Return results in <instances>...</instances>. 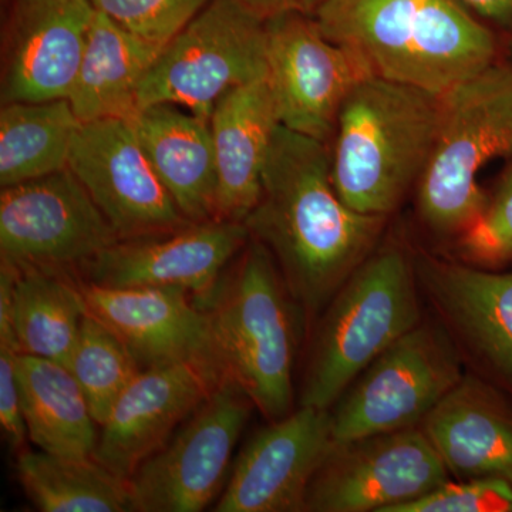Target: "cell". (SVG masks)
<instances>
[{
  "label": "cell",
  "mask_w": 512,
  "mask_h": 512,
  "mask_svg": "<svg viewBox=\"0 0 512 512\" xmlns=\"http://www.w3.org/2000/svg\"><path fill=\"white\" fill-rule=\"evenodd\" d=\"M392 512H512V485L500 478L447 481Z\"/></svg>",
  "instance_id": "cell-31"
},
{
  "label": "cell",
  "mask_w": 512,
  "mask_h": 512,
  "mask_svg": "<svg viewBox=\"0 0 512 512\" xmlns=\"http://www.w3.org/2000/svg\"><path fill=\"white\" fill-rule=\"evenodd\" d=\"M440 126L429 167L417 185V211L440 238H460L488 198L481 170L512 157V64L491 63L441 94Z\"/></svg>",
  "instance_id": "cell-6"
},
{
  "label": "cell",
  "mask_w": 512,
  "mask_h": 512,
  "mask_svg": "<svg viewBox=\"0 0 512 512\" xmlns=\"http://www.w3.org/2000/svg\"><path fill=\"white\" fill-rule=\"evenodd\" d=\"M484 18L507 23L512 19V0H460Z\"/></svg>",
  "instance_id": "cell-34"
},
{
  "label": "cell",
  "mask_w": 512,
  "mask_h": 512,
  "mask_svg": "<svg viewBox=\"0 0 512 512\" xmlns=\"http://www.w3.org/2000/svg\"><path fill=\"white\" fill-rule=\"evenodd\" d=\"M259 19L269 20L276 16L298 13L313 16L326 0H239Z\"/></svg>",
  "instance_id": "cell-33"
},
{
  "label": "cell",
  "mask_w": 512,
  "mask_h": 512,
  "mask_svg": "<svg viewBox=\"0 0 512 512\" xmlns=\"http://www.w3.org/2000/svg\"><path fill=\"white\" fill-rule=\"evenodd\" d=\"M19 353L13 329H0V426L10 446L22 451L28 430L20 404Z\"/></svg>",
  "instance_id": "cell-32"
},
{
  "label": "cell",
  "mask_w": 512,
  "mask_h": 512,
  "mask_svg": "<svg viewBox=\"0 0 512 512\" xmlns=\"http://www.w3.org/2000/svg\"><path fill=\"white\" fill-rule=\"evenodd\" d=\"M86 315L69 271L19 266L2 259L0 319L12 323L20 353L66 366Z\"/></svg>",
  "instance_id": "cell-23"
},
{
  "label": "cell",
  "mask_w": 512,
  "mask_h": 512,
  "mask_svg": "<svg viewBox=\"0 0 512 512\" xmlns=\"http://www.w3.org/2000/svg\"><path fill=\"white\" fill-rule=\"evenodd\" d=\"M225 375L248 394L269 421L292 409V369L303 318L274 256L249 239L234 269L205 298Z\"/></svg>",
  "instance_id": "cell-4"
},
{
  "label": "cell",
  "mask_w": 512,
  "mask_h": 512,
  "mask_svg": "<svg viewBox=\"0 0 512 512\" xmlns=\"http://www.w3.org/2000/svg\"><path fill=\"white\" fill-rule=\"evenodd\" d=\"M416 261L377 245L326 306L309 355L301 406L330 410L357 376L423 320Z\"/></svg>",
  "instance_id": "cell-5"
},
{
  "label": "cell",
  "mask_w": 512,
  "mask_h": 512,
  "mask_svg": "<svg viewBox=\"0 0 512 512\" xmlns=\"http://www.w3.org/2000/svg\"><path fill=\"white\" fill-rule=\"evenodd\" d=\"M80 124L67 99L2 104V188L36 180L67 168Z\"/></svg>",
  "instance_id": "cell-26"
},
{
  "label": "cell",
  "mask_w": 512,
  "mask_h": 512,
  "mask_svg": "<svg viewBox=\"0 0 512 512\" xmlns=\"http://www.w3.org/2000/svg\"><path fill=\"white\" fill-rule=\"evenodd\" d=\"M313 19L367 76L447 93L494 62L493 33L460 0H326Z\"/></svg>",
  "instance_id": "cell-2"
},
{
  "label": "cell",
  "mask_w": 512,
  "mask_h": 512,
  "mask_svg": "<svg viewBox=\"0 0 512 512\" xmlns=\"http://www.w3.org/2000/svg\"><path fill=\"white\" fill-rule=\"evenodd\" d=\"M420 429L451 477L500 478L512 485V409L480 377L464 375Z\"/></svg>",
  "instance_id": "cell-20"
},
{
  "label": "cell",
  "mask_w": 512,
  "mask_h": 512,
  "mask_svg": "<svg viewBox=\"0 0 512 512\" xmlns=\"http://www.w3.org/2000/svg\"><path fill=\"white\" fill-rule=\"evenodd\" d=\"M249 239L244 222H192L160 237L117 241L79 271L84 281L106 288L173 286L200 301Z\"/></svg>",
  "instance_id": "cell-16"
},
{
  "label": "cell",
  "mask_w": 512,
  "mask_h": 512,
  "mask_svg": "<svg viewBox=\"0 0 512 512\" xmlns=\"http://www.w3.org/2000/svg\"><path fill=\"white\" fill-rule=\"evenodd\" d=\"M456 242L458 261L477 266L512 262V165L476 224Z\"/></svg>",
  "instance_id": "cell-30"
},
{
  "label": "cell",
  "mask_w": 512,
  "mask_h": 512,
  "mask_svg": "<svg viewBox=\"0 0 512 512\" xmlns=\"http://www.w3.org/2000/svg\"><path fill=\"white\" fill-rule=\"evenodd\" d=\"M16 473L23 490L43 512L133 511L130 485L99 461L23 448Z\"/></svg>",
  "instance_id": "cell-27"
},
{
  "label": "cell",
  "mask_w": 512,
  "mask_h": 512,
  "mask_svg": "<svg viewBox=\"0 0 512 512\" xmlns=\"http://www.w3.org/2000/svg\"><path fill=\"white\" fill-rule=\"evenodd\" d=\"M161 50L94 9L82 63L67 97L80 123L130 120L138 111L141 83Z\"/></svg>",
  "instance_id": "cell-24"
},
{
  "label": "cell",
  "mask_w": 512,
  "mask_h": 512,
  "mask_svg": "<svg viewBox=\"0 0 512 512\" xmlns=\"http://www.w3.org/2000/svg\"><path fill=\"white\" fill-rule=\"evenodd\" d=\"M222 375L180 362L143 369L114 403L101 426L93 458L123 480L173 437L210 397Z\"/></svg>",
  "instance_id": "cell-18"
},
{
  "label": "cell",
  "mask_w": 512,
  "mask_h": 512,
  "mask_svg": "<svg viewBox=\"0 0 512 512\" xmlns=\"http://www.w3.org/2000/svg\"><path fill=\"white\" fill-rule=\"evenodd\" d=\"M450 481L420 427L333 444L306 494L309 512H392Z\"/></svg>",
  "instance_id": "cell-11"
},
{
  "label": "cell",
  "mask_w": 512,
  "mask_h": 512,
  "mask_svg": "<svg viewBox=\"0 0 512 512\" xmlns=\"http://www.w3.org/2000/svg\"><path fill=\"white\" fill-rule=\"evenodd\" d=\"M18 382L28 439L46 453L93 457L99 424L67 366L19 353Z\"/></svg>",
  "instance_id": "cell-25"
},
{
  "label": "cell",
  "mask_w": 512,
  "mask_h": 512,
  "mask_svg": "<svg viewBox=\"0 0 512 512\" xmlns=\"http://www.w3.org/2000/svg\"><path fill=\"white\" fill-rule=\"evenodd\" d=\"M93 13L90 0H12L3 36L2 104L67 99Z\"/></svg>",
  "instance_id": "cell-19"
},
{
  "label": "cell",
  "mask_w": 512,
  "mask_h": 512,
  "mask_svg": "<svg viewBox=\"0 0 512 512\" xmlns=\"http://www.w3.org/2000/svg\"><path fill=\"white\" fill-rule=\"evenodd\" d=\"M386 220L339 197L326 143L276 128L261 198L244 224L274 256L303 320L318 318L375 251Z\"/></svg>",
  "instance_id": "cell-1"
},
{
  "label": "cell",
  "mask_w": 512,
  "mask_h": 512,
  "mask_svg": "<svg viewBox=\"0 0 512 512\" xmlns=\"http://www.w3.org/2000/svg\"><path fill=\"white\" fill-rule=\"evenodd\" d=\"M117 241L69 167L0 192V254L12 264L72 272Z\"/></svg>",
  "instance_id": "cell-10"
},
{
  "label": "cell",
  "mask_w": 512,
  "mask_h": 512,
  "mask_svg": "<svg viewBox=\"0 0 512 512\" xmlns=\"http://www.w3.org/2000/svg\"><path fill=\"white\" fill-rule=\"evenodd\" d=\"M93 8L124 29L164 47L211 0H90Z\"/></svg>",
  "instance_id": "cell-29"
},
{
  "label": "cell",
  "mask_w": 512,
  "mask_h": 512,
  "mask_svg": "<svg viewBox=\"0 0 512 512\" xmlns=\"http://www.w3.org/2000/svg\"><path fill=\"white\" fill-rule=\"evenodd\" d=\"M66 366L82 387L99 427L143 370L119 336L87 312Z\"/></svg>",
  "instance_id": "cell-28"
},
{
  "label": "cell",
  "mask_w": 512,
  "mask_h": 512,
  "mask_svg": "<svg viewBox=\"0 0 512 512\" xmlns=\"http://www.w3.org/2000/svg\"><path fill=\"white\" fill-rule=\"evenodd\" d=\"M76 279L86 312L113 330L141 369L198 363L225 376L210 319L183 288H106Z\"/></svg>",
  "instance_id": "cell-15"
},
{
  "label": "cell",
  "mask_w": 512,
  "mask_h": 512,
  "mask_svg": "<svg viewBox=\"0 0 512 512\" xmlns=\"http://www.w3.org/2000/svg\"><path fill=\"white\" fill-rule=\"evenodd\" d=\"M67 167L120 241L160 237L192 224L158 177L130 120L80 124Z\"/></svg>",
  "instance_id": "cell-12"
},
{
  "label": "cell",
  "mask_w": 512,
  "mask_h": 512,
  "mask_svg": "<svg viewBox=\"0 0 512 512\" xmlns=\"http://www.w3.org/2000/svg\"><path fill=\"white\" fill-rule=\"evenodd\" d=\"M365 77L355 57L323 35L313 16L266 20V80L281 126L328 143L343 103Z\"/></svg>",
  "instance_id": "cell-13"
},
{
  "label": "cell",
  "mask_w": 512,
  "mask_h": 512,
  "mask_svg": "<svg viewBox=\"0 0 512 512\" xmlns=\"http://www.w3.org/2000/svg\"><path fill=\"white\" fill-rule=\"evenodd\" d=\"M441 99L419 87L367 76L340 109L332 180L360 214L387 217L429 167L440 126Z\"/></svg>",
  "instance_id": "cell-3"
},
{
  "label": "cell",
  "mask_w": 512,
  "mask_h": 512,
  "mask_svg": "<svg viewBox=\"0 0 512 512\" xmlns=\"http://www.w3.org/2000/svg\"><path fill=\"white\" fill-rule=\"evenodd\" d=\"M154 170L190 222L217 220L218 173L210 119L154 104L130 119Z\"/></svg>",
  "instance_id": "cell-22"
},
{
  "label": "cell",
  "mask_w": 512,
  "mask_h": 512,
  "mask_svg": "<svg viewBox=\"0 0 512 512\" xmlns=\"http://www.w3.org/2000/svg\"><path fill=\"white\" fill-rule=\"evenodd\" d=\"M464 375L463 355L447 329L439 320H421L333 404V440L420 427Z\"/></svg>",
  "instance_id": "cell-8"
},
{
  "label": "cell",
  "mask_w": 512,
  "mask_h": 512,
  "mask_svg": "<svg viewBox=\"0 0 512 512\" xmlns=\"http://www.w3.org/2000/svg\"><path fill=\"white\" fill-rule=\"evenodd\" d=\"M414 261L421 295L461 355L512 393V272L430 255Z\"/></svg>",
  "instance_id": "cell-17"
},
{
  "label": "cell",
  "mask_w": 512,
  "mask_h": 512,
  "mask_svg": "<svg viewBox=\"0 0 512 512\" xmlns=\"http://www.w3.org/2000/svg\"><path fill=\"white\" fill-rule=\"evenodd\" d=\"M333 444L330 410L299 406L271 421L239 453L214 511H305L309 485Z\"/></svg>",
  "instance_id": "cell-14"
},
{
  "label": "cell",
  "mask_w": 512,
  "mask_h": 512,
  "mask_svg": "<svg viewBox=\"0 0 512 512\" xmlns=\"http://www.w3.org/2000/svg\"><path fill=\"white\" fill-rule=\"evenodd\" d=\"M255 404L225 375L130 485L133 512H200L221 493L232 454Z\"/></svg>",
  "instance_id": "cell-9"
},
{
  "label": "cell",
  "mask_w": 512,
  "mask_h": 512,
  "mask_svg": "<svg viewBox=\"0 0 512 512\" xmlns=\"http://www.w3.org/2000/svg\"><path fill=\"white\" fill-rule=\"evenodd\" d=\"M217 160V220L244 222L262 194V177L279 123L266 76L225 94L210 117Z\"/></svg>",
  "instance_id": "cell-21"
},
{
  "label": "cell",
  "mask_w": 512,
  "mask_h": 512,
  "mask_svg": "<svg viewBox=\"0 0 512 512\" xmlns=\"http://www.w3.org/2000/svg\"><path fill=\"white\" fill-rule=\"evenodd\" d=\"M266 76V22L239 0H211L148 70L138 111L173 104L210 119L218 101Z\"/></svg>",
  "instance_id": "cell-7"
}]
</instances>
